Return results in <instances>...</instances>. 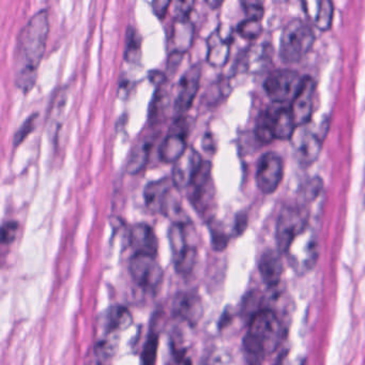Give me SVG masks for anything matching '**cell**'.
I'll list each match as a JSON object with an SVG mask.
<instances>
[{
	"label": "cell",
	"mask_w": 365,
	"mask_h": 365,
	"mask_svg": "<svg viewBox=\"0 0 365 365\" xmlns=\"http://www.w3.org/2000/svg\"><path fill=\"white\" fill-rule=\"evenodd\" d=\"M50 23L48 10L37 12L23 27L16 40V85L24 93H29L37 81L38 66L43 58Z\"/></svg>",
	"instance_id": "6da1fadb"
},
{
	"label": "cell",
	"mask_w": 365,
	"mask_h": 365,
	"mask_svg": "<svg viewBox=\"0 0 365 365\" xmlns=\"http://www.w3.org/2000/svg\"><path fill=\"white\" fill-rule=\"evenodd\" d=\"M282 339L283 327L277 316L270 309H262L252 316L243 346L247 356L262 359L274 352Z\"/></svg>",
	"instance_id": "7a4b0ae2"
},
{
	"label": "cell",
	"mask_w": 365,
	"mask_h": 365,
	"mask_svg": "<svg viewBox=\"0 0 365 365\" xmlns=\"http://www.w3.org/2000/svg\"><path fill=\"white\" fill-rule=\"evenodd\" d=\"M314 40L315 36L312 27L301 19H294L284 27L279 54L284 61H299L311 50Z\"/></svg>",
	"instance_id": "3957f363"
},
{
	"label": "cell",
	"mask_w": 365,
	"mask_h": 365,
	"mask_svg": "<svg viewBox=\"0 0 365 365\" xmlns=\"http://www.w3.org/2000/svg\"><path fill=\"white\" fill-rule=\"evenodd\" d=\"M309 212L304 206H285L277 219V242L279 253L287 254L296 239L304 232Z\"/></svg>",
	"instance_id": "277c9868"
},
{
	"label": "cell",
	"mask_w": 365,
	"mask_h": 365,
	"mask_svg": "<svg viewBox=\"0 0 365 365\" xmlns=\"http://www.w3.org/2000/svg\"><path fill=\"white\" fill-rule=\"evenodd\" d=\"M189 222L173 223L168 230L170 249L175 269L180 274H187L194 268L196 259V247L191 240Z\"/></svg>",
	"instance_id": "5b68a950"
},
{
	"label": "cell",
	"mask_w": 365,
	"mask_h": 365,
	"mask_svg": "<svg viewBox=\"0 0 365 365\" xmlns=\"http://www.w3.org/2000/svg\"><path fill=\"white\" fill-rule=\"evenodd\" d=\"M290 108H281L273 113H262L256 125V134L262 142L269 143L273 138L287 140L296 129Z\"/></svg>",
	"instance_id": "8992f818"
},
{
	"label": "cell",
	"mask_w": 365,
	"mask_h": 365,
	"mask_svg": "<svg viewBox=\"0 0 365 365\" xmlns=\"http://www.w3.org/2000/svg\"><path fill=\"white\" fill-rule=\"evenodd\" d=\"M302 78L294 70H275L264 81V88L272 101L277 103L292 102L300 88Z\"/></svg>",
	"instance_id": "52a82bcc"
},
{
	"label": "cell",
	"mask_w": 365,
	"mask_h": 365,
	"mask_svg": "<svg viewBox=\"0 0 365 365\" xmlns=\"http://www.w3.org/2000/svg\"><path fill=\"white\" fill-rule=\"evenodd\" d=\"M130 273L134 282L147 290L157 289L163 279V269L155 256L147 254H135L131 258Z\"/></svg>",
	"instance_id": "ba28073f"
},
{
	"label": "cell",
	"mask_w": 365,
	"mask_h": 365,
	"mask_svg": "<svg viewBox=\"0 0 365 365\" xmlns=\"http://www.w3.org/2000/svg\"><path fill=\"white\" fill-rule=\"evenodd\" d=\"M187 134L189 125L185 117H179L175 120L159 148V157L164 163H176L182 157L183 153L189 148L187 145Z\"/></svg>",
	"instance_id": "9c48e42d"
},
{
	"label": "cell",
	"mask_w": 365,
	"mask_h": 365,
	"mask_svg": "<svg viewBox=\"0 0 365 365\" xmlns=\"http://www.w3.org/2000/svg\"><path fill=\"white\" fill-rule=\"evenodd\" d=\"M284 174L281 157L274 153H267L260 158L256 172V183L260 191L271 194L277 189Z\"/></svg>",
	"instance_id": "30bf717a"
},
{
	"label": "cell",
	"mask_w": 365,
	"mask_h": 365,
	"mask_svg": "<svg viewBox=\"0 0 365 365\" xmlns=\"http://www.w3.org/2000/svg\"><path fill=\"white\" fill-rule=\"evenodd\" d=\"M200 76H202V67L200 63H195L181 76L179 81L178 93L174 101V113L177 118L182 117L183 114L191 108L194 98L200 88Z\"/></svg>",
	"instance_id": "8fae6325"
},
{
	"label": "cell",
	"mask_w": 365,
	"mask_h": 365,
	"mask_svg": "<svg viewBox=\"0 0 365 365\" xmlns=\"http://www.w3.org/2000/svg\"><path fill=\"white\" fill-rule=\"evenodd\" d=\"M315 81L311 76H304L302 78L300 88L296 97L292 100L290 110L294 116L297 127L309 123L313 114V100L315 93Z\"/></svg>",
	"instance_id": "7c38bea8"
},
{
	"label": "cell",
	"mask_w": 365,
	"mask_h": 365,
	"mask_svg": "<svg viewBox=\"0 0 365 365\" xmlns=\"http://www.w3.org/2000/svg\"><path fill=\"white\" fill-rule=\"evenodd\" d=\"M202 163V159L200 153L193 147H189L182 157L176 163L173 164L174 166L170 178L174 185L179 190L189 187Z\"/></svg>",
	"instance_id": "4fadbf2b"
},
{
	"label": "cell",
	"mask_w": 365,
	"mask_h": 365,
	"mask_svg": "<svg viewBox=\"0 0 365 365\" xmlns=\"http://www.w3.org/2000/svg\"><path fill=\"white\" fill-rule=\"evenodd\" d=\"M173 311L181 319L196 324L202 316V303L194 292H180L173 302Z\"/></svg>",
	"instance_id": "5bb4252c"
},
{
	"label": "cell",
	"mask_w": 365,
	"mask_h": 365,
	"mask_svg": "<svg viewBox=\"0 0 365 365\" xmlns=\"http://www.w3.org/2000/svg\"><path fill=\"white\" fill-rule=\"evenodd\" d=\"M129 243L135 254L155 256L158 252V239L150 226L138 223L132 226L129 232Z\"/></svg>",
	"instance_id": "9a60e30c"
},
{
	"label": "cell",
	"mask_w": 365,
	"mask_h": 365,
	"mask_svg": "<svg viewBox=\"0 0 365 365\" xmlns=\"http://www.w3.org/2000/svg\"><path fill=\"white\" fill-rule=\"evenodd\" d=\"M259 271L262 279L269 287L279 285L283 273V264L279 254L272 250L262 253L259 260Z\"/></svg>",
	"instance_id": "2e32d148"
},
{
	"label": "cell",
	"mask_w": 365,
	"mask_h": 365,
	"mask_svg": "<svg viewBox=\"0 0 365 365\" xmlns=\"http://www.w3.org/2000/svg\"><path fill=\"white\" fill-rule=\"evenodd\" d=\"M194 38V25L190 20L183 19H174L172 25V34H170V42H172V52L185 54L190 48Z\"/></svg>",
	"instance_id": "e0dca14e"
},
{
	"label": "cell",
	"mask_w": 365,
	"mask_h": 365,
	"mask_svg": "<svg viewBox=\"0 0 365 365\" xmlns=\"http://www.w3.org/2000/svg\"><path fill=\"white\" fill-rule=\"evenodd\" d=\"M174 185L172 178H168V177L149 182L144 190V200L148 209H150L153 212L161 213L164 200H165L168 191Z\"/></svg>",
	"instance_id": "ac0fdd59"
},
{
	"label": "cell",
	"mask_w": 365,
	"mask_h": 365,
	"mask_svg": "<svg viewBox=\"0 0 365 365\" xmlns=\"http://www.w3.org/2000/svg\"><path fill=\"white\" fill-rule=\"evenodd\" d=\"M230 36H222L220 31H215L208 39V55L207 61L215 67H221L227 61L230 55Z\"/></svg>",
	"instance_id": "d6986e66"
},
{
	"label": "cell",
	"mask_w": 365,
	"mask_h": 365,
	"mask_svg": "<svg viewBox=\"0 0 365 365\" xmlns=\"http://www.w3.org/2000/svg\"><path fill=\"white\" fill-rule=\"evenodd\" d=\"M153 142V136H145L134 146L128 160L127 170L129 174L136 175L144 170L148 162Z\"/></svg>",
	"instance_id": "ffe728a7"
},
{
	"label": "cell",
	"mask_w": 365,
	"mask_h": 365,
	"mask_svg": "<svg viewBox=\"0 0 365 365\" xmlns=\"http://www.w3.org/2000/svg\"><path fill=\"white\" fill-rule=\"evenodd\" d=\"M163 85L157 87L155 95L149 106L148 120L150 125H155L161 123L170 108V95Z\"/></svg>",
	"instance_id": "44dd1931"
},
{
	"label": "cell",
	"mask_w": 365,
	"mask_h": 365,
	"mask_svg": "<svg viewBox=\"0 0 365 365\" xmlns=\"http://www.w3.org/2000/svg\"><path fill=\"white\" fill-rule=\"evenodd\" d=\"M322 150V142L317 136L314 134L305 133L301 138L300 144L298 147V158L303 164H312Z\"/></svg>",
	"instance_id": "7402d4cb"
},
{
	"label": "cell",
	"mask_w": 365,
	"mask_h": 365,
	"mask_svg": "<svg viewBox=\"0 0 365 365\" xmlns=\"http://www.w3.org/2000/svg\"><path fill=\"white\" fill-rule=\"evenodd\" d=\"M312 5L314 6L315 11L307 14L312 16L316 26L322 31H327V29H330L331 24H332L333 12H334L332 1H330V0H320V1L312 3Z\"/></svg>",
	"instance_id": "603a6c76"
},
{
	"label": "cell",
	"mask_w": 365,
	"mask_h": 365,
	"mask_svg": "<svg viewBox=\"0 0 365 365\" xmlns=\"http://www.w3.org/2000/svg\"><path fill=\"white\" fill-rule=\"evenodd\" d=\"M132 324V315L125 307H115L110 309L106 318V330L108 332L123 331Z\"/></svg>",
	"instance_id": "cb8c5ba5"
},
{
	"label": "cell",
	"mask_w": 365,
	"mask_h": 365,
	"mask_svg": "<svg viewBox=\"0 0 365 365\" xmlns=\"http://www.w3.org/2000/svg\"><path fill=\"white\" fill-rule=\"evenodd\" d=\"M142 55V40L135 29L130 26L127 33L125 58L128 63H138Z\"/></svg>",
	"instance_id": "d4e9b609"
},
{
	"label": "cell",
	"mask_w": 365,
	"mask_h": 365,
	"mask_svg": "<svg viewBox=\"0 0 365 365\" xmlns=\"http://www.w3.org/2000/svg\"><path fill=\"white\" fill-rule=\"evenodd\" d=\"M114 348L110 341H100L93 347V354H89L86 365H108Z\"/></svg>",
	"instance_id": "484cf974"
},
{
	"label": "cell",
	"mask_w": 365,
	"mask_h": 365,
	"mask_svg": "<svg viewBox=\"0 0 365 365\" xmlns=\"http://www.w3.org/2000/svg\"><path fill=\"white\" fill-rule=\"evenodd\" d=\"M262 27L259 20H253V19H247L239 23L238 31L245 39H255L262 33Z\"/></svg>",
	"instance_id": "4316f807"
},
{
	"label": "cell",
	"mask_w": 365,
	"mask_h": 365,
	"mask_svg": "<svg viewBox=\"0 0 365 365\" xmlns=\"http://www.w3.org/2000/svg\"><path fill=\"white\" fill-rule=\"evenodd\" d=\"M39 115L38 113H35V114L31 115L26 120L24 121L22 125L19 128L18 131L16 132L14 136V145L16 147L20 146L23 142H24L25 138H27V136L34 131L36 127V121H37V118Z\"/></svg>",
	"instance_id": "83f0119b"
},
{
	"label": "cell",
	"mask_w": 365,
	"mask_h": 365,
	"mask_svg": "<svg viewBox=\"0 0 365 365\" xmlns=\"http://www.w3.org/2000/svg\"><path fill=\"white\" fill-rule=\"evenodd\" d=\"M159 339L157 334L149 336L142 354V365H155Z\"/></svg>",
	"instance_id": "f1b7e54d"
},
{
	"label": "cell",
	"mask_w": 365,
	"mask_h": 365,
	"mask_svg": "<svg viewBox=\"0 0 365 365\" xmlns=\"http://www.w3.org/2000/svg\"><path fill=\"white\" fill-rule=\"evenodd\" d=\"M211 240H212L213 249L217 251H222L227 247L228 236L224 232L222 228L215 225L212 221L210 222Z\"/></svg>",
	"instance_id": "f546056e"
},
{
	"label": "cell",
	"mask_w": 365,
	"mask_h": 365,
	"mask_svg": "<svg viewBox=\"0 0 365 365\" xmlns=\"http://www.w3.org/2000/svg\"><path fill=\"white\" fill-rule=\"evenodd\" d=\"M19 223L16 221H8L1 228V241L4 245H10L16 240L18 235Z\"/></svg>",
	"instance_id": "4dcf8cb0"
},
{
	"label": "cell",
	"mask_w": 365,
	"mask_h": 365,
	"mask_svg": "<svg viewBox=\"0 0 365 365\" xmlns=\"http://www.w3.org/2000/svg\"><path fill=\"white\" fill-rule=\"evenodd\" d=\"M241 5L243 6L247 19H253V20H259L264 14V8L262 4L258 1H242Z\"/></svg>",
	"instance_id": "1f68e13d"
},
{
	"label": "cell",
	"mask_w": 365,
	"mask_h": 365,
	"mask_svg": "<svg viewBox=\"0 0 365 365\" xmlns=\"http://www.w3.org/2000/svg\"><path fill=\"white\" fill-rule=\"evenodd\" d=\"M194 1H177L175 5V18L190 20V14L193 9Z\"/></svg>",
	"instance_id": "d6a6232c"
},
{
	"label": "cell",
	"mask_w": 365,
	"mask_h": 365,
	"mask_svg": "<svg viewBox=\"0 0 365 365\" xmlns=\"http://www.w3.org/2000/svg\"><path fill=\"white\" fill-rule=\"evenodd\" d=\"M170 5V0H155L153 3V12L159 19L165 18L168 14V6Z\"/></svg>",
	"instance_id": "836d02e7"
},
{
	"label": "cell",
	"mask_w": 365,
	"mask_h": 365,
	"mask_svg": "<svg viewBox=\"0 0 365 365\" xmlns=\"http://www.w3.org/2000/svg\"><path fill=\"white\" fill-rule=\"evenodd\" d=\"M182 55L181 53L172 52L168 58V69L170 72H175L179 65L181 63V59H182Z\"/></svg>",
	"instance_id": "e575fe53"
},
{
	"label": "cell",
	"mask_w": 365,
	"mask_h": 365,
	"mask_svg": "<svg viewBox=\"0 0 365 365\" xmlns=\"http://www.w3.org/2000/svg\"><path fill=\"white\" fill-rule=\"evenodd\" d=\"M247 215L245 213H239L237 215L236 225H235V230L237 234L240 235L245 232V227H247Z\"/></svg>",
	"instance_id": "d590c367"
},
{
	"label": "cell",
	"mask_w": 365,
	"mask_h": 365,
	"mask_svg": "<svg viewBox=\"0 0 365 365\" xmlns=\"http://www.w3.org/2000/svg\"><path fill=\"white\" fill-rule=\"evenodd\" d=\"M215 144H213V138H211L210 134H207V135L204 136V140H202V148H204L205 151H208V153H213L215 150Z\"/></svg>",
	"instance_id": "8d00e7d4"
},
{
	"label": "cell",
	"mask_w": 365,
	"mask_h": 365,
	"mask_svg": "<svg viewBox=\"0 0 365 365\" xmlns=\"http://www.w3.org/2000/svg\"><path fill=\"white\" fill-rule=\"evenodd\" d=\"M207 4H208L209 6H211V7L217 8V6L222 5L221 1H217V3H215V1H207Z\"/></svg>",
	"instance_id": "74e56055"
}]
</instances>
